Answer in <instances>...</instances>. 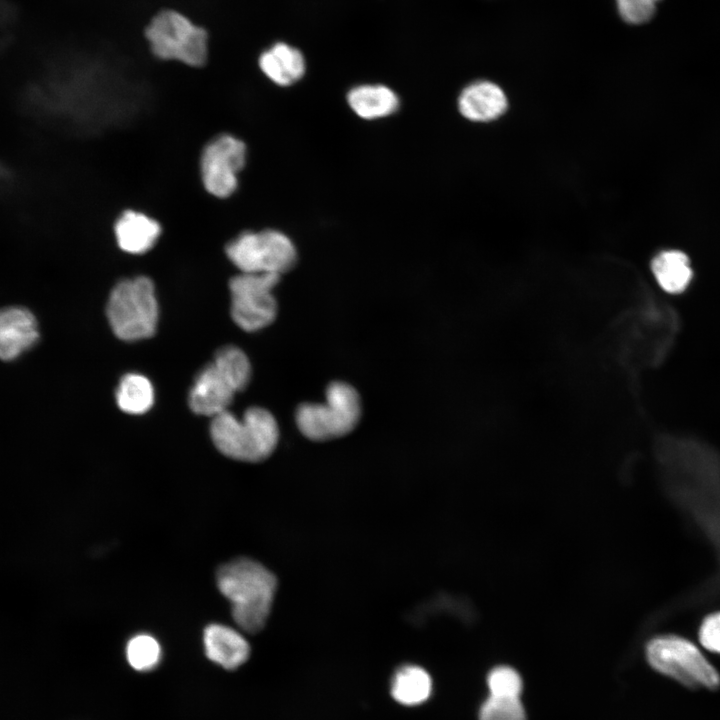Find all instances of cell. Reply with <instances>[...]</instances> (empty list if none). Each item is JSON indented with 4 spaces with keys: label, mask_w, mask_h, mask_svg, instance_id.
<instances>
[{
    "label": "cell",
    "mask_w": 720,
    "mask_h": 720,
    "mask_svg": "<svg viewBox=\"0 0 720 720\" xmlns=\"http://www.w3.org/2000/svg\"><path fill=\"white\" fill-rule=\"evenodd\" d=\"M217 585L232 605L236 624L247 633L260 632L271 611L275 576L260 563L239 558L219 568Z\"/></svg>",
    "instance_id": "obj_1"
},
{
    "label": "cell",
    "mask_w": 720,
    "mask_h": 720,
    "mask_svg": "<svg viewBox=\"0 0 720 720\" xmlns=\"http://www.w3.org/2000/svg\"><path fill=\"white\" fill-rule=\"evenodd\" d=\"M210 435L216 448L225 456L260 462L275 450L279 427L268 410L250 407L240 420L228 410L212 417Z\"/></svg>",
    "instance_id": "obj_2"
},
{
    "label": "cell",
    "mask_w": 720,
    "mask_h": 720,
    "mask_svg": "<svg viewBox=\"0 0 720 720\" xmlns=\"http://www.w3.org/2000/svg\"><path fill=\"white\" fill-rule=\"evenodd\" d=\"M250 379L246 354L236 346L221 347L197 374L189 392V407L198 415L214 417L228 410L234 395L243 391Z\"/></svg>",
    "instance_id": "obj_3"
},
{
    "label": "cell",
    "mask_w": 720,
    "mask_h": 720,
    "mask_svg": "<svg viewBox=\"0 0 720 720\" xmlns=\"http://www.w3.org/2000/svg\"><path fill=\"white\" fill-rule=\"evenodd\" d=\"M325 403H301L295 421L303 436L312 441H328L352 432L360 422L362 403L358 391L344 381L329 383Z\"/></svg>",
    "instance_id": "obj_4"
},
{
    "label": "cell",
    "mask_w": 720,
    "mask_h": 720,
    "mask_svg": "<svg viewBox=\"0 0 720 720\" xmlns=\"http://www.w3.org/2000/svg\"><path fill=\"white\" fill-rule=\"evenodd\" d=\"M145 37L151 54L158 60L192 68H202L207 63V31L179 11L158 12L146 27Z\"/></svg>",
    "instance_id": "obj_5"
},
{
    "label": "cell",
    "mask_w": 720,
    "mask_h": 720,
    "mask_svg": "<svg viewBox=\"0 0 720 720\" xmlns=\"http://www.w3.org/2000/svg\"><path fill=\"white\" fill-rule=\"evenodd\" d=\"M106 315L114 334L124 341L154 335L159 308L152 280L146 276L119 281L112 289Z\"/></svg>",
    "instance_id": "obj_6"
},
{
    "label": "cell",
    "mask_w": 720,
    "mask_h": 720,
    "mask_svg": "<svg viewBox=\"0 0 720 720\" xmlns=\"http://www.w3.org/2000/svg\"><path fill=\"white\" fill-rule=\"evenodd\" d=\"M650 665L689 688L716 689L720 676L699 648L691 641L676 635L653 638L647 645Z\"/></svg>",
    "instance_id": "obj_7"
},
{
    "label": "cell",
    "mask_w": 720,
    "mask_h": 720,
    "mask_svg": "<svg viewBox=\"0 0 720 720\" xmlns=\"http://www.w3.org/2000/svg\"><path fill=\"white\" fill-rule=\"evenodd\" d=\"M225 253L242 273L281 275L297 262L296 247L291 239L272 229L239 234L226 245Z\"/></svg>",
    "instance_id": "obj_8"
},
{
    "label": "cell",
    "mask_w": 720,
    "mask_h": 720,
    "mask_svg": "<svg viewBox=\"0 0 720 720\" xmlns=\"http://www.w3.org/2000/svg\"><path fill=\"white\" fill-rule=\"evenodd\" d=\"M281 275L274 273H242L229 281L231 316L247 332L269 326L275 320L278 304L272 293Z\"/></svg>",
    "instance_id": "obj_9"
},
{
    "label": "cell",
    "mask_w": 720,
    "mask_h": 720,
    "mask_svg": "<svg viewBox=\"0 0 720 720\" xmlns=\"http://www.w3.org/2000/svg\"><path fill=\"white\" fill-rule=\"evenodd\" d=\"M247 158L245 143L222 134L212 139L200 156V176L204 189L216 198L231 196L238 187V174Z\"/></svg>",
    "instance_id": "obj_10"
},
{
    "label": "cell",
    "mask_w": 720,
    "mask_h": 720,
    "mask_svg": "<svg viewBox=\"0 0 720 720\" xmlns=\"http://www.w3.org/2000/svg\"><path fill=\"white\" fill-rule=\"evenodd\" d=\"M34 314L22 306L0 309V359L13 361L35 346L40 338Z\"/></svg>",
    "instance_id": "obj_11"
},
{
    "label": "cell",
    "mask_w": 720,
    "mask_h": 720,
    "mask_svg": "<svg viewBox=\"0 0 720 720\" xmlns=\"http://www.w3.org/2000/svg\"><path fill=\"white\" fill-rule=\"evenodd\" d=\"M257 66L268 80L282 87L300 80L306 69L301 51L283 41L265 47L257 57Z\"/></svg>",
    "instance_id": "obj_12"
},
{
    "label": "cell",
    "mask_w": 720,
    "mask_h": 720,
    "mask_svg": "<svg viewBox=\"0 0 720 720\" xmlns=\"http://www.w3.org/2000/svg\"><path fill=\"white\" fill-rule=\"evenodd\" d=\"M203 644L206 657L227 670L240 667L250 655V645L245 637L221 624H211L205 628Z\"/></svg>",
    "instance_id": "obj_13"
},
{
    "label": "cell",
    "mask_w": 720,
    "mask_h": 720,
    "mask_svg": "<svg viewBox=\"0 0 720 720\" xmlns=\"http://www.w3.org/2000/svg\"><path fill=\"white\" fill-rule=\"evenodd\" d=\"M114 236L118 247L129 254L149 251L161 235V225L147 214L125 210L114 223Z\"/></svg>",
    "instance_id": "obj_14"
},
{
    "label": "cell",
    "mask_w": 720,
    "mask_h": 720,
    "mask_svg": "<svg viewBox=\"0 0 720 720\" xmlns=\"http://www.w3.org/2000/svg\"><path fill=\"white\" fill-rule=\"evenodd\" d=\"M502 89L489 81H477L465 87L458 98L460 113L472 121H490L502 115L507 108Z\"/></svg>",
    "instance_id": "obj_15"
},
{
    "label": "cell",
    "mask_w": 720,
    "mask_h": 720,
    "mask_svg": "<svg viewBox=\"0 0 720 720\" xmlns=\"http://www.w3.org/2000/svg\"><path fill=\"white\" fill-rule=\"evenodd\" d=\"M347 103L352 111L366 120L387 117L397 111L399 98L382 84H363L350 89Z\"/></svg>",
    "instance_id": "obj_16"
},
{
    "label": "cell",
    "mask_w": 720,
    "mask_h": 720,
    "mask_svg": "<svg viewBox=\"0 0 720 720\" xmlns=\"http://www.w3.org/2000/svg\"><path fill=\"white\" fill-rule=\"evenodd\" d=\"M432 687L431 676L424 668L407 664L395 671L390 691L391 696L399 704L417 706L430 698Z\"/></svg>",
    "instance_id": "obj_17"
},
{
    "label": "cell",
    "mask_w": 720,
    "mask_h": 720,
    "mask_svg": "<svg viewBox=\"0 0 720 720\" xmlns=\"http://www.w3.org/2000/svg\"><path fill=\"white\" fill-rule=\"evenodd\" d=\"M651 268L658 284L668 293L684 291L692 278L689 259L679 250L659 253L652 260Z\"/></svg>",
    "instance_id": "obj_18"
},
{
    "label": "cell",
    "mask_w": 720,
    "mask_h": 720,
    "mask_svg": "<svg viewBox=\"0 0 720 720\" xmlns=\"http://www.w3.org/2000/svg\"><path fill=\"white\" fill-rule=\"evenodd\" d=\"M118 407L128 414L139 415L147 412L154 402V390L151 382L143 375L129 373L124 375L116 390Z\"/></svg>",
    "instance_id": "obj_19"
},
{
    "label": "cell",
    "mask_w": 720,
    "mask_h": 720,
    "mask_svg": "<svg viewBox=\"0 0 720 720\" xmlns=\"http://www.w3.org/2000/svg\"><path fill=\"white\" fill-rule=\"evenodd\" d=\"M125 655L128 664L135 671L148 672L160 663L162 650L153 636L138 634L127 642Z\"/></svg>",
    "instance_id": "obj_20"
},
{
    "label": "cell",
    "mask_w": 720,
    "mask_h": 720,
    "mask_svg": "<svg viewBox=\"0 0 720 720\" xmlns=\"http://www.w3.org/2000/svg\"><path fill=\"white\" fill-rule=\"evenodd\" d=\"M480 720H525L519 697L492 696L480 709Z\"/></svg>",
    "instance_id": "obj_21"
},
{
    "label": "cell",
    "mask_w": 720,
    "mask_h": 720,
    "mask_svg": "<svg viewBox=\"0 0 720 720\" xmlns=\"http://www.w3.org/2000/svg\"><path fill=\"white\" fill-rule=\"evenodd\" d=\"M488 686L492 696L519 697L522 690V680L514 669L500 666L490 672Z\"/></svg>",
    "instance_id": "obj_22"
},
{
    "label": "cell",
    "mask_w": 720,
    "mask_h": 720,
    "mask_svg": "<svg viewBox=\"0 0 720 720\" xmlns=\"http://www.w3.org/2000/svg\"><path fill=\"white\" fill-rule=\"evenodd\" d=\"M663 0H616L621 18L632 25H642L656 16L659 4Z\"/></svg>",
    "instance_id": "obj_23"
},
{
    "label": "cell",
    "mask_w": 720,
    "mask_h": 720,
    "mask_svg": "<svg viewBox=\"0 0 720 720\" xmlns=\"http://www.w3.org/2000/svg\"><path fill=\"white\" fill-rule=\"evenodd\" d=\"M698 638L706 650L720 654V611L711 613L703 619Z\"/></svg>",
    "instance_id": "obj_24"
}]
</instances>
